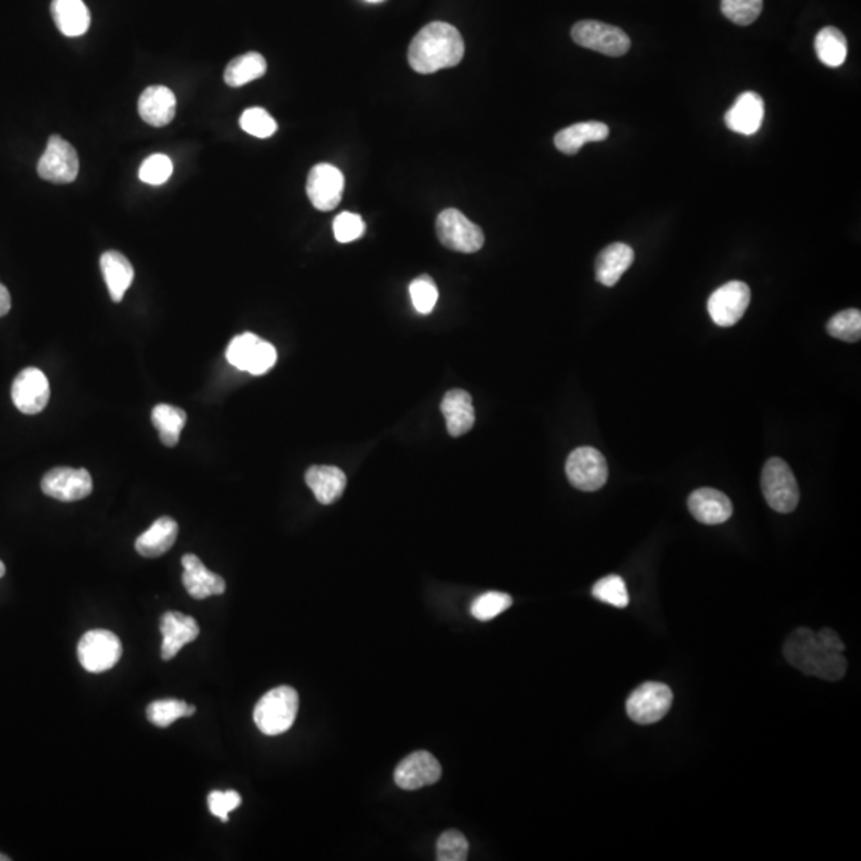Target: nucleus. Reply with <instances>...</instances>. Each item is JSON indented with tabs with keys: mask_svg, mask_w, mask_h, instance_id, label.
I'll list each match as a JSON object with an SVG mask.
<instances>
[{
	"mask_svg": "<svg viewBox=\"0 0 861 861\" xmlns=\"http://www.w3.org/2000/svg\"><path fill=\"white\" fill-rule=\"evenodd\" d=\"M464 56V40L455 26L434 21L413 37L409 47V64L418 74L455 67Z\"/></svg>",
	"mask_w": 861,
	"mask_h": 861,
	"instance_id": "nucleus-1",
	"label": "nucleus"
},
{
	"mask_svg": "<svg viewBox=\"0 0 861 861\" xmlns=\"http://www.w3.org/2000/svg\"><path fill=\"white\" fill-rule=\"evenodd\" d=\"M783 656L791 667L809 677L826 681H839L846 675L847 659L842 653L826 648L818 640L817 633L807 627H799L791 633L783 646Z\"/></svg>",
	"mask_w": 861,
	"mask_h": 861,
	"instance_id": "nucleus-2",
	"label": "nucleus"
},
{
	"mask_svg": "<svg viewBox=\"0 0 861 861\" xmlns=\"http://www.w3.org/2000/svg\"><path fill=\"white\" fill-rule=\"evenodd\" d=\"M299 712V694L291 686L268 691L254 708V721L265 736H280L289 731Z\"/></svg>",
	"mask_w": 861,
	"mask_h": 861,
	"instance_id": "nucleus-3",
	"label": "nucleus"
},
{
	"mask_svg": "<svg viewBox=\"0 0 861 861\" xmlns=\"http://www.w3.org/2000/svg\"><path fill=\"white\" fill-rule=\"evenodd\" d=\"M761 488L767 504L774 511L788 514L798 508V482L790 466L780 458H771L764 464Z\"/></svg>",
	"mask_w": 861,
	"mask_h": 861,
	"instance_id": "nucleus-4",
	"label": "nucleus"
},
{
	"mask_svg": "<svg viewBox=\"0 0 861 861\" xmlns=\"http://www.w3.org/2000/svg\"><path fill=\"white\" fill-rule=\"evenodd\" d=\"M571 37L579 47L589 48L611 58L626 55L632 45L630 37L621 28L595 20H584L574 24Z\"/></svg>",
	"mask_w": 861,
	"mask_h": 861,
	"instance_id": "nucleus-5",
	"label": "nucleus"
},
{
	"mask_svg": "<svg viewBox=\"0 0 861 861\" xmlns=\"http://www.w3.org/2000/svg\"><path fill=\"white\" fill-rule=\"evenodd\" d=\"M436 232L445 248L463 252V254L477 252L485 243L482 229L469 221L468 217L458 209H445L439 214Z\"/></svg>",
	"mask_w": 861,
	"mask_h": 861,
	"instance_id": "nucleus-6",
	"label": "nucleus"
},
{
	"mask_svg": "<svg viewBox=\"0 0 861 861\" xmlns=\"http://www.w3.org/2000/svg\"><path fill=\"white\" fill-rule=\"evenodd\" d=\"M122 643L111 630L96 629L83 635L77 654L83 669L103 673L115 667L122 657Z\"/></svg>",
	"mask_w": 861,
	"mask_h": 861,
	"instance_id": "nucleus-7",
	"label": "nucleus"
},
{
	"mask_svg": "<svg viewBox=\"0 0 861 861\" xmlns=\"http://www.w3.org/2000/svg\"><path fill=\"white\" fill-rule=\"evenodd\" d=\"M276 359L275 346L254 334L238 335L227 348V361L252 375L267 374L275 366Z\"/></svg>",
	"mask_w": 861,
	"mask_h": 861,
	"instance_id": "nucleus-8",
	"label": "nucleus"
},
{
	"mask_svg": "<svg viewBox=\"0 0 861 861\" xmlns=\"http://www.w3.org/2000/svg\"><path fill=\"white\" fill-rule=\"evenodd\" d=\"M80 162L77 150L58 134L48 139L47 149L40 157L37 173L44 181L53 184H71L79 176Z\"/></svg>",
	"mask_w": 861,
	"mask_h": 861,
	"instance_id": "nucleus-9",
	"label": "nucleus"
},
{
	"mask_svg": "<svg viewBox=\"0 0 861 861\" xmlns=\"http://www.w3.org/2000/svg\"><path fill=\"white\" fill-rule=\"evenodd\" d=\"M672 702L673 692L669 686L649 681L630 694L626 705L627 715L630 720L643 726L654 724L669 713Z\"/></svg>",
	"mask_w": 861,
	"mask_h": 861,
	"instance_id": "nucleus-10",
	"label": "nucleus"
},
{
	"mask_svg": "<svg viewBox=\"0 0 861 861\" xmlns=\"http://www.w3.org/2000/svg\"><path fill=\"white\" fill-rule=\"evenodd\" d=\"M567 476L581 492H597L608 480V463L594 447H579L568 457Z\"/></svg>",
	"mask_w": 861,
	"mask_h": 861,
	"instance_id": "nucleus-11",
	"label": "nucleus"
},
{
	"mask_svg": "<svg viewBox=\"0 0 861 861\" xmlns=\"http://www.w3.org/2000/svg\"><path fill=\"white\" fill-rule=\"evenodd\" d=\"M750 300V287L742 281H731L710 295L708 313L716 326L731 327L744 318Z\"/></svg>",
	"mask_w": 861,
	"mask_h": 861,
	"instance_id": "nucleus-12",
	"label": "nucleus"
},
{
	"mask_svg": "<svg viewBox=\"0 0 861 861\" xmlns=\"http://www.w3.org/2000/svg\"><path fill=\"white\" fill-rule=\"evenodd\" d=\"M345 190V177L339 168L321 163L308 174L307 193L311 205L319 211H332L339 206Z\"/></svg>",
	"mask_w": 861,
	"mask_h": 861,
	"instance_id": "nucleus-13",
	"label": "nucleus"
},
{
	"mask_svg": "<svg viewBox=\"0 0 861 861\" xmlns=\"http://www.w3.org/2000/svg\"><path fill=\"white\" fill-rule=\"evenodd\" d=\"M93 490V479L87 469L55 468L42 479V492L58 501L83 500Z\"/></svg>",
	"mask_w": 861,
	"mask_h": 861,
	"instance_id": "nucleus-14",
	"label": "nucleus"
},
{
	"mask_svg": "<svg viewBox=\"0 0 861 861\" xmlns=\"http://www.w3.org/2000/svg\"><path fill=\"white\" fill-rule=\"evenodd\" d=\"M12 399L16 409L26 415L42 412L50 401V385L44 372L36 367L24 369L13 382Z\"/></svg>",
	"mask_w": 861,
	"mask_h": 861,
	"instance_id": "nucleus-15",
	"label": "nucleus"
},
{
	"mask_svg": "<svg viewBox=\"0 0 861 861\" xmlns=\"http://www.w3.org/2000/svg\"><path fill=\"white\" fill-rule=\"evenodd\" d=\"M442 767L428 751H415L402 759L394 772V782L402 790H420L441 779Z\"/></svg>",
	"mask_w": 861,
	"mask_h": 861,
	"instance_id": "nucleus-16",
	"label": "nucleus"
},
{
	"mask_svg": "<svg viewBox=\"0 0 861 861\" xmlns=\"http://www.w3.org/2000/svg\"><path fill=\"white\" fill-rule=\"evenodd\" d=\"M160 630L163 633V661L174 659L185 645L197 640L198 635H200L198 622L192 616H185V614L177 613V611H168V613L163 614Z\"/></svg>",
	"mask_w": 861,
	"mask_h": 861,
	"instance_id": "nucleus-17",
	"label": "nucleus"
},
{
	"mask_svg": "<svg viewBox=\"0 0 861 861\" xmlns=\"http://www.w3.org/2000/svg\"><path fill=\"white\" fill-rule=\"evenodd\" d=\"M182 584L195 600H205L214 595H222L227 589L224 578L209 571L197 555L187 554L182 557Z\"/></svg>",
	"mask_w": 861,
	"mask_h": 861,
	"instance_id": "nucleus-18",
	"label": "nucleus"
},
{
	"mask_svg": "<svg viewBox=\"0 0 861 861\" xmlns=\"http://www.w3.org/2000/svg\"><path fill=\"white\" fill-rule=\"evenodd\" d=\"M688 508L697 522L720 525L732 516V503L728 496L715 488H699L688 498Z\"/></svg>",
	"mask_w": 861,
	"mask_h": 861,
	"instance_id": "nucleus-19",
	"label": "nucleus"
},
{
	"mask_svg": "<svg viewBox=\"0 0 861 861\" xmlns=\"http://www.w3.org/2000/svg\"><path fill=\"white\" fill-rule=\"evenodd\" d=\"M764 120V101L758 93H742L724 115L729 130L744 136H751L761 128Z\"/></svg>",
	"mask_w": 861,
	"mask_h": 861,
	"instance_id": "nucleus-20",
	"label": "nucleus"
},
{
	"mask_svg": "<svg viewBox=\"0 0 861 861\" xmlns=\"http://www.w3.org/2000/svg\"><path fill=\"white\" fill-rule=\"evenodd\" d=\"M139 115L155 128L170 125L176 115V96L163 85H154L142 91L138 103Z\"/></svg>",
	"mask_w": 861,
	"mask_h": 861,
	"instance_id": "nucleus-21",
	"label": "nucleus"
},
{
	"mask_svg": "<svg viewBox=\"0 0 861 861\" xmlns=\"http://www.w3.org/2000/svg\"><path fill=\"white\" fill-rule=\"evenodd\" d=\"M635 259V252L624 243H613L598 254L595 262V276L603 286L613 287L621 276L629 270Z\"/></svg>",
	"mask_w": 861,
	"mask_h": 861,
	"instance_id": "nucleus-22",
	"label": "nucleus"
},
{
	"mask_svg": "<svg viewBox=\"0 0 861 861\" xmlns=\"http://www.w3.org/2000/svg\"><path fill=\"white\" fill-rule=\"evenodd\" d=\"M441 410L444 413L445 421H447L449 434L453 437H460L469 433L474 426V421H476L472 398L469 393L463 390H452L445 394L444 399H442Z\"/></svg>",
	"mask_w": 861,
	"mask_h": 861,
	"instance_id": "nucleus-23",
	"label": "nucleus"
},
{
	"mask_svg": "<svg viewBox=\"0 0 861 861\" xmlns=\"http://www.w3.org/2000/svg\"><path fill=\"white\" fill-rule=\"evenodd\" d=\"M179 527L177 522L171 517H160L155 520L154 525L149 530L144 531L138 539H136V551L147 557V559H155L160 555L170 551L173 544L176 543Z\"/></svg>",
	"mask_w": 861,
	"mask_h": 861,
	"instance_id": "nucleus-24",
	"label": "nucleus"
},
{
	"mask_svg": "<svg viewBox=\"0 0 861 861\" xmlns=\"http://www.w3.org/2000/svg\"><path fill=\"white\" fill-rule=\"evenodd\" d=\"M305 482L321 504H332L345 492L346 476L335 466H311L305 474Z\"/></svg>",
	"mask_w": 861,
	"mask_h": 861,
	"instance_id": "nucleus-25",
	"label": "nucleus"
},
{
	"mask_svg": "<svg viewBox=\"0 0 861 861\" xmlns=\"http://www.w3.org/2000/svg\"><path fill=\"white\" fill-rule=\"evenodd\" d=\"M52 16L66 37H80L90 29V10L83 0H53Z\"/></svg>",
	"mask_w": 861,
	"mask_h": 861,
	"instance_id": "nucleus-26",
	"label": "nucleus"
},
{
	"mask_svg": "<svg viewBox=\"0 0 861 861\" xmlns=\"http://www.w3.org/2000/svg\"><path fill=\"white\" fill-rule=\"evenodd\" d=\"M101 272L115 303L122 302L134 280V268L122 252L107 251L101 256Z\"/></svg>",
	"mask_w": 861,
	"mask_h": 861,
	"instance_id": "nucleus-27",
	"label": "nucleus"
},
{
	"mask_svg": "<svg viewBox=\"0 0 861 861\" xmlns=\"http://www.w3.org/2000/svg\"><path fill=\"white\" fill-rule=\"evenodd\" d=\"M610 134V128L602 122H581L568 126L555 134V147L562 154H578L587 142L605 141Z\"/></svg>",
	"mask_w": 861,
	"mask_h": 861,
	"instance_id": "nucleus-28",
	"label": "nucleus"
},
{
	"mask_svg": "<svg viewBox=\"0 0 861 861\" xmlns=\"http://www.w3.org/2000/svg\"><path fill=\"white\" fill-rule=\"evenodd\" d=\"M267 72V61L260 53L249 52L236 56L225 69L224 80L229 87H243L246 83L264 77Z\"/></svg>",
	"mask_w": 861,
	"mask_h": 861,
	"instance_id": "nucleus-29",
	"label": "nucleus"
},
{
	"mask_svg": "<svg viewBox=\"0 0 861 861\" xmlns=\"http://www.w3.org/2000/svg\"><path fill=\"white\" fill-rule=\"evenodd\" d=\"M152 423L157 428L163 444L166 447H174L179 442L181 431L187 423V413L174 405L158 404L152 410Z\"/></svg>",
	"mask_w": 861,
	"mask_h": 861,
	"instance_id": "nucleus-30",
	"label": "nucleus"
},
{
	"mask_svg": "<svg viewBox=\"0 0 861 861\" xmlns=\"http://www.w3.org/2000/svg\"><path fill=\"white\" fill-rule=\"evenodd\" d=\"M815 52L825 66H842L847 58L846 36L833 26L823 28L815 37Z\"/></svg>",
	"mask_w": 861,
	"mask_h": 861,
	"instance_id": "nucleus-31",
	"label": "nucleus"
},
{
	"mask_svg": "<svg viewBox=\"0 0 861 861\" xmlns=\"http://www.w3.org/2000/svg\"><path fill=\"white\" fill-rule=\"evenodd\" d=\"M197 708L187 704L184 700L163 699L155 700L147 707V720L157 728H168L174 721L181 720L185 716H193Z\"/></svg>",
	"mask_w": 861,
	"mask_h": 861,
	"instance_id": "nucleus-32",
	"label": "nucleus"
},
{
	"mask_svg": "<svg viewBox=\"0 0 861 861\" xmlns=\"http://www.w3.org/2000/svg\"><path fill=\"white\" fill-rule=\"evenodd\" d=\"M826 331L831 337L842 340V342H858L861 337L860 310L850 308V310H844L838 315H834L826 326Z\"/></svg>",
	"mask_w": 861,
	"mask_h": 861,
	"instance_id": "nucleus-33",
	"label": "nucleus"
},
{
	"mask_svg": "<svg viewBox=\"0 0 861 861\" xmlns=\"http://www.w3.org/2000/svg\"><path fill=\"white\" fill-rule=\"evenodd\" d=\"M592 595L600 602L608 603V605L616 606V608H626L629 605L626 582L618 574H610V576L600 579L592 589Z\"/></svg>",
	"mask_w": 861,
	"mask_h": 861,
	"instance_id": "nucleus-34",
	"label": "nucleus"
},
{
	"mask_svg": "<svg viewBox=\"0 0 861 861\" xmlns=\"http://www.w3.org/2000/svg\"><path fill=\"white\" fill-rule=\"evenodd\" d=\"M721 12L739 26H750L763 12V0H721Z\"/></svg>",
	"mask_w": 861,
	"mask_h": 861,
	"instance_id": "nucleus-35",
	"label": "nucleus"
},
{
	"mask_svg": "<svg viewBox=\"0 0 861 861\" xmlns=\"http://www.w3.org/2000/svg\"><path fill=\"white\" fill-rule=\"evenodd\" d=\"M240 126L246 133L260 139L272 138L273 134L278 130L275 118L268 114L265 109H262V107L246 109L243 115H241Z\"/></svg>",
	"mask_w": 861,
	"mask_h": 861,
	"instance_id": "nucleus-36",
	"label": "nucleus"
},
{
	"mask_svg": "<svg viewBox=\"0 0 861 861\" xmlns=\"http://www.w3.org/2000/svg\"><path fill=\"white\" fill-rule=\"evenodd\" d=\"M512 606V597L503 592H487L472 603L471 613L479 621H492Z\"/></svg>",
	"mask_w": 861,
	"mask_h": 861,
	"instance_id": "nucleus-37",
	"label": "nucleus"
},
{
	"mask_svg": "<svg viewBox=\"0 0 861 861\" xmlns=\"http://www.w3.org/2000/svg\"><path fill=\"white\" fill-rule=\"evenodd\" d=\"M409 291L413 307L418 313L429 315L434 310L437 299H439V291H437L436 283L429 276H420L417 280H413L410 283Z\"/></svg>",
	"mask_w": 861,
	"mask_h": 861,
	"instance_id": "nucleus-38",
	"label": "nucleus"
},
{
	"mask_svg": "<svg viewBox=\"0 0 861 861\" xmlns=\"http://www.w3.org/2000/svg\"><path fill=\"white\" fill-rule=\"evenodd\" d=\"M469 842L457 830L445 831L437 841V860L464 861L468 858Z\"/></svg>",
	"mask_w": 861,
	"mask_h": 861,
	"instance_id": "nucleus-39",
	"label": "nucleus"
},
{
	"mask_svg": "<svg viewBox=\"0 0 861 861\" xmlns=\"http://www.w3.org/2000/svg\"><path fill=\"white\" fill-rule=\"evenodd\" d=\"M174 165L168 155H150L139 168V179L149 185H162L173 174Z\"/></svg>",
	"mask_w": 861,
	"mask_h": 861,
	"instance_id": "nucleus-40",
	"label": "nucleus"
},
{
	"mask_svg": "<svg viewBox=\"0 0 861 861\" xmlns=\"http://www.w3.org/2000/svg\"><path fill=\"white\" fill-rule=\"evenodd\" d=\"M366 232V224L359 214L342 213L335 217L334 235L339 243H351L361 238Z\"/></svg>",
	"mask_w": 861,
	"mask_h": 861,
	"instance_id": "nucleus-41",
	"label": "nucleus"
},
{
	"mask_svg": "<svg viewBox=\"0 0 861 861\" xmlns=\"http://www.w3.org/2000/svg\"><path fill=\"white\" fill-rule=\"evenodd\" d=\"M241 806V796L236 791H211L208 796L209 812L222 822H229L230 812Z\"/></svg>",
	"mask_w": 861,
	"mask_h": 861,
	"instance_id": "nucleus-42",
	"label": "nucleus"
},
{
	"mask_svg": "<svg viewBox=\"0 0 861 861\" xmlns=\"http://www.w3.org/2000/svg\"><path fill=\"white\" fill-rule=\"evenodd\" d=\"M818 640L822 641L823 645L826 648L833 649V651H838V653H844L846 651V645H844V641L841 640L838 633L834 632L833 629H825L820 630L817 633Z\"/></svg>",
	"mask_w": 861,
	"mask_h": 861,
	"instance_id": "nucleus-43",
	"label": "nucleus"
},
{
	"mask_svg": "<svg viewBox=\"0 0 861 861\" xmlns=\"http://www.w3.org/2000/svg\"><path fill=\"white\" fill-rule=\"evenodd\" d=\"M10 308H12V299H10V292H8L7 287L0 284V316L7 315L8 311H10Z\"/></svg>",
	"mask_w": 861,
	"mask_h": 861,
	"instance_id": "nucleus-44",
	"label": "nucleus"
},
{
	"mask_svg": "<svg viewBox=\"0 0 861 861\" xmlns=\"http://www.w3.org/2000/svg\"><path fill=\"white\" fill-rule=\"evenodd\" d=\"M4 574H5V565H4V563L0 562V578H2V576H4Z\"/></svg>",
	"mask_w": 861,
	"mask_h": 861,
	"instance_id": "nucleus-45",
	"label": "nucleus"
},
{
	"mask_svg": "<svg viewBox=\"0 0 861 861\" xmlns=\"http://www.w3.org/2000/svg\"><path fill=\"white\" fill-rule=\"evenodd\" d=\"M366 2H370V4H378V2H383V0H366Z\"/></svg>",
	"mask_w": 861,
	"mask_h": 861,
	"instance_id": "nucleus-46",
	"label": "nucleus"
},
{
	"mask_svg": "<svg viewBox=\"0 0 861 861\" xmlns=\"http://www.w3.org/2000/svg\"><path fill=\"white\" fill-rule=\"evenodd\" d=\"M10 858L5 857V855H0V861H8Z\"/></svg>",
	"mask_w": 861,
	"mask_h": 861,
	"instance_id": "nucleus-47",
	"label": "nucleus"
}]
</instances>
